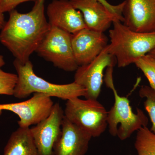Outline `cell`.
<instances>
[{
    "mask_svg": "<svg viewBox=\"0 0 155 155\" xmlns=\"http://www.w3.org/2000/svg\"><path fill=\"white\" fill-rule=\"evenodd\" d=\"M45 2H35L31 11L25 14L15 9L10 11L1 29V43L21 63L29 61L51 29L45 15Z\"/></svg>",
    "mask_w": 155,
    "mask_h": 155,
    "instance_id": "1",
    "label": "cell"
},
{
    "mask_svg": "<svg viewBox=\"0 0 155 155\" xmlns=\"http://www.w3.org/2000/svg\"><path fill=\"white\" fill-rule=\"evenodd\" d=\"M113 23L114 27L109 31L110 44L107 48L108 52L116 58L119 68L134 64L155 47V32H136L120 21Z\"/></svg>",
    "mask_w": 155,
    "mask_h": 155,
    "instance_id": "2",
    "label": "cell"
},
{
    "mask_svg": "<svg viewBox=\"0 0 155 155\" xmlns=\"http://www.w3.org/2000/svg\"><path fill=\"white\" fill-rule=\"evenodd\" d=\"M13 64L18 77L13 96L17 98H25L35 93L67 101L85 97V89L74 81L67 84H55L39 77L35 73L30 60L22 63L15 59Z\"/></svg>",
    "mask_w": 155,
    "mask_h": 155,
    "instance_id": "3",
    "label": "cell"
},
{
    "mask_svg": "<svg viewBox=\"0 0 155 155\" xmlns=\"http://www.w3.org/2000/svg\"><path fill=\"white\" fill-rule=\"evenodd\" d=\"M114 67L107 68L104 78L106 85L112 90L115 100L114 106L108 111V129L111 135L124 140L129 138L135 131L147 127L148 119L139 108H137L136 113H134L128 99L119 95L114 86Z\"/></svg>",
    "mask_w": 155,
    "mask_h": 155,
    "instance_id": "4",
    "label": "cell"
},
{
    "mask_svg": "<svg viewBox=\"0 0 155 155\" xmlns=\"http://www.w3.org/2000/svg\"><path fill=\"white\" fill-rule=\"evenodd\" d=\"M64 114L67 119L92 137L100 136L108 126V111L97 100L76 97L68 100Z\"/></svg>",
    "mask_w": 155,
    "mask_h": 155,
    "instance_id": "5",
    "label": "cell"
},
{
    "mask_svg": "<svg viewBox=\"0 0 155 155\" xmlns=\"http://www.w3.org/2000/svg\"><path fill=\"white\" fill-rule=\"evenodd\" d=\"M72 37L71 34L51 26L35 52L54 67L67 72L76 71L79 67L72 51Z\"/></svg>",
    "mask_w": 155,
    "mask_h": 155,
    "instance_id": "6",
    "label": "cell"
},
{
    "mask_svg": "<svg viewBox=\"0 0 155 155\" xmlns=\"http://www.w3.org/2000/svg\"><path fill=\"white\" fill-rule=\"evenodd\" d=\"M116 63V58L108 52L107 47L90 63L78 67L74 81L85 89L86 99H97L101 90L104 70L108 67H114Z\"/></svg>",
    "mask_w": 155,
    "mask_h": 155,
    "instance_id": "7",
    "label": "cell"
},
{
    "mask_svg": "<svg viewBox=\"0 0 155 155\" xmlns=\"http://www.w3.org/2000/svg\"><path fill=\"white\" fill-rule=\"evenodd\" d=\"M51 97L44 94L35 93L31 98L24 101L0 104V114L3 110L13 112L19 118V127H30L49 116L54 105Z\"/></svg>",
    "mask_w": 155,
    "mask_h": 155,
    "instance_id": "8",
    "label": "cell"
},
{
    "mask_svg": "<svg viewBox=\"0 0 155 155\" xmlns=\"http://www.w3.org/2000/svg\"><path fill=\"white\" fill-rule=\"evenodd\" d=\"M64 116V110L56 103L47 118L30 127L38 155H54V146L61 134Z\"/></svg>",
    "mask_w": 155,
    "mask_h": 155,
    "instance_id": "9",
    "label": "cell"
},
{
    "mask_svg": "<svg viewBox=\"0 0 155 155\" xmlns=\"http://www.w3.org/2000/svg\"><path fill=\"white\" fill-rule=\"evenodd\" d=\"M122 15L123 24L131 30L155 32V0H125Z\"/></svg>",
    "mask_w": 155,
    "mask_h": 155,
    "instance_id": "10",
    "label": "cell"
},
{
    "mask_svg": "<svg viewBox=\"0 0 155 155\" xmlns=\"http://www.w3.org/2000/svg\"><path fill=\"white\" fill-rule=\"evenodd\" d=\"M108 41L104 32L87 28L72 34V51L78 67L94 61L107 47Z\"/></svg>",
    "mask_w": 155,
    "mask_h": 155,
    "instance_id": "11",
    "label": "cell"
},
{
    "mask_svg": "<svg viewBox=\"0 0 155 155\" xmlns=\"http://www.w3.org/2000/svg\"><path fill=\"white\" fill-rule=\"evenodd\" d=\"M92 137L64 116L61 134L54 146V155H85Z\"/></svg>",
    "mask_w": 155,
    "mask_h": 155,
    "instance_id": "12",
    "label": "cell"
},
{
    "mask_svg": "<svg viewBox=\"0 0 155 155\" xmlns=\"http://www.w3.org/2000/svg\"><path fill=\"white\" fill-rule=\"evenodd\" d=\"M46 13L51 26L71 34L87 28L81 12L69 0H53L48 6Z\"/></svg>",
    "mask_w": 155,
    "mask_h": 155,
    "instance_id": "13",
    "label": "cell"
},
{
    "mask_svg": "<svg viewBox=\"0 0 155 155\" xmlns=\"http://www.w3.org/2000/svg\"><path fill=\"white\" fill-rule=\"evenodd\" d=\"M73 7L81 12L87 27L104 32L116 21L123 18L114 14L99 0H69Z\"/></svg>",
    "mask_w": 155,
    "mask_h": 155,
    "instance_id": "14",
    "label": "cell"
},
{
    "mask_svg": "<svg viewBox=\"0 0 155 155\" xmlns=\"http://www.w3.org/2000/svg\"><path fill=\"white\" fill-rule=\"evenodd\" d=\"M4 155H38L30 127H19L11 134Z\"/></svg>",
    "mask_w": 155,
    "mask_h": 155,
    "instance_id": "15",
    "label": "cell"
},
{
    "mask_svg": "<svg viewBox=\"0 0 155 155\" xmlns=\"http://www.w3.org/2000/svg\"><path fill=\"white\" fill-rule=\"evenodd\" d=\"M134 147L138 155H155V134L147 127L137 131Z\"/></svg>",
    "mask_w": 155,
    "mask_h": 155,
    "instance_id": "16",
    "label": "cell"
},
{
    "mask_svg": "<svg viewBox=\"0 0 155 155\" xmlns=\"http://www.w3.org/2000/svg\"><path fill=\"white\" fill-rule=\"evenodd\" d=\"M5 64L4 57L0 54V95L13 96L18 77L17 74L3 71Z\"/></svg>",
    "mask_w": 155,
    "mask_h": 155,
    "instance_id": "17",
    "label": "cell"
},
{
    "mask_svg": "<svg viewBox=\"0 0 155 155\" xmlns=\"http://www.w3.org/2000/svg\"><path fill=\"white\" fill-rule=\"evenodd\" d=\"M139 95L140 97L145 99L144 108L152 123L150 130L155 134V90L150 86L143 85L140 89Z\"/></svg>",
    "mask_w": 155,
    "mask_h": 155,
    "instance_id": "18",
    "label": "cell"
},
{
    "mask_svg": "<svg viewBox=\"0 0 155 155\" xmlns=\"http://www.w3.org/2000/svg\"><path fill=\"white\" fill-rule=\"evenodd\" d=\"M136 66L142 71L150 83V87L155 90V59L145 55L136 61Z\"/></svg>",
    "mask_w": 155,
    "mask_h": 155,
    "instance_id": "19",
    "label": "cell"
},
{
    "mask_svg": "<svg viewBox=\"0 0 155 155\" xmlns=\"http://www.w3.org/2000/svg\"><path fill=\"white\" fill-rule=\"evenodd\" d=\"M38 1V0H0V11L3 13L10 12L22 3L28 2H35Z\"/></svg>",
    "mask_w": 155,
    "mask_h": 155,
    "instance_id": "20",
    "label": "cell"
},
{
    "mask_svg": "<svg viewBox=\"0 0 155 155\" xmlns=\"http://www.w3.org/2000/svg\"><path fill=\"white\" fill-rule=\"evenodd\" d=\"M5 22L4 13H2L1 11H0V30L2 28Z\"/></svg>",
    "mask_w": 155,
    "mask_h": 155,
    "instance_id": "21",
    "label": "cell"
},
{
    "mask_svg": "<svg viewBox=\"0 0 155 155\" xmlns=\"http://www.w3.org/2000/svg\"><path fill=\"white\" fill-rule=\"evenodd\" d=\"M148 54L155 59V46Z\"/></svg>",
    "mask_w": 155,
    "mask_h": 155,
    "instance_id": "22",
    "label": "cell"
},
{
    "mask_svg": "<svg viewBox=\"0 0 155 155\" xmlns=\"http://www.w3.org/2000/svg\"><path fill=\"white\" fill-rule=\"evenodd\" d=\"M101 3H102L104 5H107V2L106 0H99Z\"/></svg>",
    "mask_w": 155,
    "mask_h": 155,
    "instance_id": "23",
    "label": "cell"
}]
</instances>
